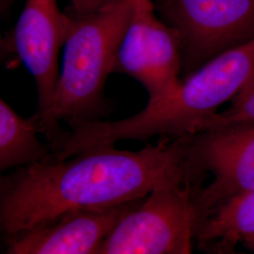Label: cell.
Returning a JSON list of instances; mask_svg holds the SVG:
<instances>
[{
  "mask_svg": "<svg viewBox=\"0 0 254 254\" xmlns=\"http://www.w3.org/2000/svg\"><path fill=\"white\" fill-rule=\"evenodd\" d=\"M104 143L61 160L14 169L0 178L3 236L51 221L79 209L107 208L146 197L173 183L196 181L186 139L163 136L132 152Z\"/></svg>",
  "mask_w": 254,
  "mask_h": 254,
  "instance_id": "cell-1",
  "label": "cell"
},
{
  "mask_svg": "<svg viewBox=\"0 0 254 254\" xmlns=\"http://www.w3.org/2000/svg\"><path fill=\"white\" fill-rule=\"evenodd\" d=\"M254 73V40L225 51L182 77L167 97L148 103L129 118L71 125L55 157L67 159L88 147L154 136L182 137L200 132L223 104L231 102Z\"/></svg>",
  "mask_w": 254,
  "mask_h": 254,
  "instance_id": "cell-2",
  "label": "cell"
},
{
  "mask_svg": "<svg viewBox=\"0 0 254 254\" xmlns=\"http://www.w3.org/2000/svg\"><path fill=\"white\" fill-rule=\"evenodd\" d=\"M133 11V0H113L90 14L70 11L71 25L64 43V61L60 70L54 101L46 116L38 122L51 150L69 126L97 121L109 113L105 85L113 73L119 48Z\"/></svg>",
  "mask_w": 254,
  "mask_h": 254,
  "instance_id": "cell-3",
  "label": "cell"
},
{
  "mask_svg": "<svg viewBox=\"0 0 254 254\" xmlns=\"http://www.w3.org/2000/svg\"><path fill=\"white\" fill-rule=\"evenodd\" d=\"M202 185L160 186L113 228L97 254H188L205 221L198 193Z\"/></svg>",
  "mask_w": 254,
  "mask_h": 254,
  "instance_id": "cell-4",
  "label": "cell"
},
{
  "mask_svg": "<svg viewBox=\"0 0 254 254\" xmlns=\"http://www.w3.org/2000/svg\"><path fill=\"white\" fill-rule=\"evenodd\" d=\"M155 9L178 37L181 78L254 40V0H161Z\"/></svg>",
  "mask_w": 254,
  "mask_h": 254,
  "instance_id": "cell-5",
  "label": "cell"
},
{
  "mask_svg": "<svg viewBox=\"0 0 254 254\" xmlns=\"http://www.w3.org/2000/svg\"><path fill=\"white\" fill-rule=\"evenodd\" d=\"M191 173L203 182L198 202L204 218L236 195L254 190V122L206 128L185 136Z\"/></svg>",
  "mask_w": 254,
  "mask_h": 254,
  "instance_id": "cell-6",
  "label": "cell"
},
{
  "mask_svg": "<svg viewBox=\"0 0 254 254\" xmlns=\"http://www.w3.org/2000/svg\"><path fill=\"white\" fill-rule=\"evenodd\" d=\"M155 11L154 0H133L132 16L113 69V73L139 82L149 94L148 103L170 95L182 76L178 37Z\"/></svg>",
  "mask_w": 254,
  "mask_h": 254,
  "instance_id": "cell-7",
  "label": "cell"
},
{
  "mask_svg": "<svg viewBox=\"0 0 254 254\" xmlns=\"http://www.w3.org/2000/svg\"><path fill=\"white\" fill-rule=\"evenodd\" d=\"M71 25L57 0H27L13 29L11 49L33 76L39 121L51 109L60 76L59 53Z\"/></svg>",
  "mask_w": 254,
  "mask_h": 254,
  "instance_id": "cell-8",
  "label": "cell"
},
{
  "mask_svg": "<svg viewBox=\"0 0 254 254\" xmlns=\"http://www.w3.org/2000/svg\"><path fill=\"white\" fill-rule=\"evenodd\" d=\"M144 198L107 208L69 211L51 221L4 236L5 254H97L121 218Z\"/></svg>",
  "mask_w": 254,
  "mask_h": 254,
  "instance_id": "cell-9",
  "label": "cell"
},
{
  "mask_svg": "<svg viewBox=\"0 0 254 254\" xmlns=\"http://www.w3.org/2000/svg\"><path fill=\"white\" fill-rule=\"evenodd\" d=\"M196 243L208 254H236L238 247L254 253V190L236 195L214 210Z\"/></svg>",
  "mask_w": 254,
  "mask_h": 254,
  "instance_id": "cell-10",
  "label": "cell"
},
{
  "mask_svg": "<svg viewBox=\"0 0 254 254\" xmlns=\"http://www.w3.org/2000/svg\"><path fill=\"white\" fill-rule=\"evenodd\" d=\"M39 117H22L0 100V170L18 169L46 161L52 153L49 143L39 138Z\"/></svg>",
  "mask_w": 254,
  "mask_h": 254,
  "instance_id": "cell-11",
  "label": "cell"
},
{
  "mask_svg": "<svg viewBox=\"0 0 254 254\" xmlns=\"http://www.w3.org/2000/svg\"><path fill=\"white\" fill-rule=\"evenodd\" d=\"M241 122H254V73L231 100L227 109L218 111L204 129Z\"/></svg>",
  "mask_w": 254,
  "mask_h": 254,
  "instance_id": "cell-12",
  "label": "cell"
},
{
  "mask_svg": "<svg viewBox=\"0 0 254 254\" xmlns=\"http://www.w3.org/2000/svg\"><path fill=\"white\" fill-rule=\"evenodd\" d=\"M113 0H71L70 11L75 14L85 15L95 12Z\"/></svg>",
  "mask_w": 254,
  "mask_h": 254,
  "instance_id": "cell-13",
  "label": "cell"
},
{
  "mask_svg": "<svg viewBox=\"0 0 254 254\" xmlns=\"http://www.w3.org/2000/svg\"><path fill=\"white\" fill-rule=\"evenodd\" d=\"M159 1H161V0H154V3H157V2H159Z\"/></svg>",
  "mask_w": 254,
  "mask_h": 254,
  "instance_id": "cell-14",
  "label": "cell"
}]
</instances>
